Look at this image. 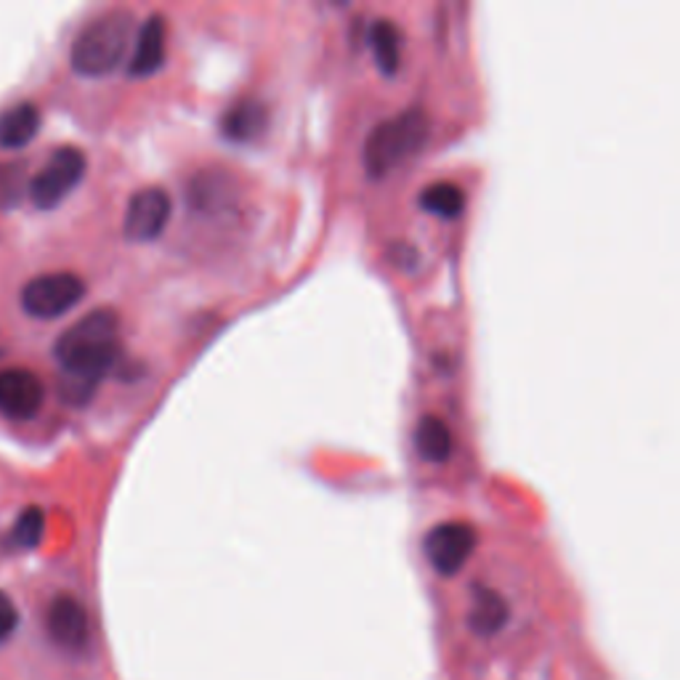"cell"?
Returning a JSON list of instances; mask_svg holds the SVG:
<instances>
[{
  "label": "cell",
  "instance_id": "5b68a950",
  "mask_svg": "<svg viewBox=\"0 0 680 680\" xmlns=\"http://www.w3.org/2000/svg\"><path fill=\"white\" fill-rule=\"evenodd\" d=\"M85 298V282L72 272L40 274L22 287V308L32 319H59Z\"/></svg>",
  "mask_w": 680,
  "mask_h": 680
},
{
  "label": "cell",
  "instance_id": "5bb4252c",
  "mask_svg": "<svg viewBox=\"0 0 680 680\" xmlns=\"http://www.w3.org/2000/svg\"><path fill=\"white\" fill-rule=\"evenodd\" d=\"M508 603L497 590L487 588V585H474V601H470L468 625L470 630L479 636H495L508 622Z\"/></svg>",
  "mask_w": 680,
  "mask_h": 680
},
{
  "label": "cell",
  "instance_id": "ba28073f",
  "mask_svg": "<svg viewBox=\"0 0 680 680\" xmlns=\"http://www.w3.org/2000/svg\"><path fill=\"white\" fill-rule=\"evenodd\" d=\"M45 630L59 649L83 654L91 643V619L75 596H57L45 611Z\"/></svg>",
  "mask_w": 680,
  "mask_h": 680
},
{
  "label": "cell",
  "instance_id": "7c38bea8",
  "mask_svg": "<svg viewBox=\"0 0 680 680\" xmlns=\"http://www.w3.org/2000/svg\"><path fill=\"white\" fill-rule=\"evenodd\" d=\"M268 128V110L261 99H240L229 106L224 118H221V133L229 141H237V144H253L255 139H261Z\"/></svg>",
  "mask_w": 680,
  "mask_h": 680
},
{
  "label": "cell",
  "instance_id": "8992f818",
  "mask_svg": "<svg viewBox=\"0 0 680 680\" xmlns=\"http://www.w3.org/2000/svg\"><path fill=\"white\" fill-rule=\"evenodd\" d=\"M476 545H479V535L466 521H444L436 524L423 540V554H426L428 564L434 567L436 575L455 577L460 575L468 558L474 556Z\"/></svg>",
  "mask_w": 680,
  "mask_h": 680
},
{
  "label": "cell",
  "instance_id": "52a82bcc",
  "mask_svg": "<svg viewBox=\"0 0 680 680\" xmlns=\"http://www.w3.org/2000/svg\"><path fill=\"white\" fill-rule=\"evenodd\" d=\"M171 221V197L160 186H144L128 200L123 215V234L128 242H154Z\"/></svg>",
  "mask_w": 680,
  "mask_h": 680
},
{
  "label": "cell",
  "instance_id": "ac0fdd59",
  "mask_svg": "<svg viewBox=\"0 0 680 680\" xmlns=\"http://www.w3.org/2000/svg\"><path fill=\"white\" fill-rule=\"evenodd\" d=\"M43 531H45L43 508H38V505H30V508H24L22 516L17 518V524H13L11 540H13V545H17V548L32 550V548H38L40 540H43Z\"/></svg>",
  "mask_w": 680,
  "mask_h": 680
},
{
  "label": "cell",
  "instance_id": "9c48e42d",
  "mask_svg": "<svg viewBox=\"0 0 680 680\" xmlns=\"http://www.w3.org/2000/svg\"><path fill=\"white\" fill-rule=\"evenodd\" d=\"M45 399L43 380L27 367L0 369V413L9 420H30Z\"/></svg>",
  "mask_w": 680,
  "mask_h": 680
},
{
  "label": "cell",
  "instance_id": "4fadbf2b",
  "mask_svg": "<svg viewBox=\"0 0 680 680\" xmlns=\"http://www.w3.org/2000/svg\"><path fill=\"white\" fill-rule=\"evenodd\" d=\"M40 110L32 101H19L0 114V146L3 150H22L38 136Z\"/></svg>",
  "mask_w": 680,
  "mask_h": 680
},
{
  "label": "cell",
  "instance_id": "e0dca14e",
  "mask_svg": "<svg viewBox=\"0 0 680 680\" xmlns=\"http://www.w3.org/2000/svg\"><path fill=\"white\" fill-rule=\"evenodd\" d=\"M420 207L436 219H457L466 211V192L453 181H434L420 192Z\"/></svg>",
  "mask_w": 680,
  "mask_h": 680
},
{
  "label": "cell",
  "instance_id": "277c9868",
  "mask_svg": "<svg viewBox=\"0 0 680 680\" xmlns=\"http://www.w3.org/2000/svg\"><path fill=\"white\" fill-rule=\"evenodd\" d=\"M85 168H89V160L78 146H59L30 179L27 197L32 200L38 211H53L78 190L85 176Z\"/></svg>",
  "mask_w": 680,
  "mask_h": 680
},
{
  "label": "cell",
  "instance_id": "9a60e30c",
  "mask_svg": "<svg viewBox=\"0 0 680 680\" xmlns=\"http://www.w3.org/2000/svg\"><path fill=\"white\" fill-rule=\"evenodd\" d=\"M415 447L417 455L430 463V466H444V463L453 457V430H449V426L439 415L420 417V423H417L415 428Z\"/></svg>",
  "mask_w": 680,
  "mask_h": 680
},
{
  "label": "cell",
  "instance_id": "30bf717a",
  "mask_svg": "<svg viewBox=\"0 0 680 680\" xmlns=\"http://www.w3.org/2000/svg\"><path fill=\"white\" fill-rule=\"evenodd\" d=\"M136 43H133L131 62H128V75L131 78H150L165 64V19L163 13H152L139 27Z\"/></svg>",
  "mask_w": 680,
  "mask_h": 680
},
{
  "label": "cell",
  "instance_id": "8fae6325",
  "mask_svg": "<svg viewBox=\"0 0 680 680\" xmlns=\"http://www.w3.org/2000/svg\"><path fill=\"white\" fill-rule=\"evenodd\" d=\"M234 192L237 190H234V179L229 176V173L207 168V171H200L197 176L190 181V186H186V202L202 215H215L232 205Z\"/></svg>",
  "mask_w": 680,
  "mask_h": 680
},
{
  "label": "cell",
  "instance_id": "d6986e66",
  "mask_svg": "<svg viewBox=\"0 0 680 680\" xmlns=\"http://www.w3.org/2000/svg\"><path fill=\"white\" fill-rule=\"evenodd\" d=\"M22 163H0V207L9 211L22 202V194H27Z\"/></svg>",
  "mask_w": 680,
  "mask_h": 680
},
{
  "label": "cell",
  "instance_id": "ffe728a7",
  "mask_svg": "<svg viewBox=\"0 0 680 680\" xmlns=\"http://www.w3.org/2000/svg\"><path fill=\"white\" fill-rule=\"evenodd\" d=\"M19 628V611L17 603L11 601V596H6L0 590V646H3Z\"/></svg>",
  "mask_w": 680,
  "mask_h": 680
},
{
  "label": "cell",
  "instance_id": "2e32d148",
  "mask_svg": "<svg viewBox=\"0 0 680 680\" xmlns=\"http://www.w3.org/2000/svg\"><path fill=\"white\" fill-rule=\"evenodd\" d=\"M369 49L375 53V64L383 75L394 78L402 64V32L390 19H378L369 27Z\"/></svg>",
  "mask_w": 680,
  "mask_h": 680
},
{
  "label": "cell",
  "instance_id": "6da1fadb",
  "mask_svg": "<svg viewBox=\"0 0 680 680\" xmlns=\"http://www.w3.org/2000/svg\"><path fill=\"white\" fill-rule=\"evenodd\" d=\"M120 316L112 308H97L59 335L53 356L62 367L59 396L70 407H85L99 383L120 359Z\"/></svg>",
  "mask_w": 680,
  "mask_h": 680
},
{
  "label": "cell",
  "instance_id": "7a4b0ae2",
  "mask_svg": "<svg viewBox=\"0 0 680 680\" xmlns=\"http://www.w3.org/2000/svg\"><path fill=\"white\" fill-rule=\"evenodd\" d=\"M136 17L131 9H110L93 17L72 40L70 64L83 78H106L125 62L133 45Z\"/></svg>",
  "mask_w": 680,
  "mask_h": 680
},
{
  "label": "cell",
  "instance_id": "3957f363",
  "mask_svg": "<svg viewBox=\"0 0 680 680\" xmlns=\"http://www.w3.org/2000/svg\"><path fill=\"white\" fill-rule=\"evenodd\" d=\"M430 136V120L420 106L404 110L394 118L383 120L369 131L362 150V163H365L367 176L380 181L390 176L402 163L415 158L426 146Z\"/></svg>",
  "mask_w": 680,
  "mask_h": 680
}]
</instances>
